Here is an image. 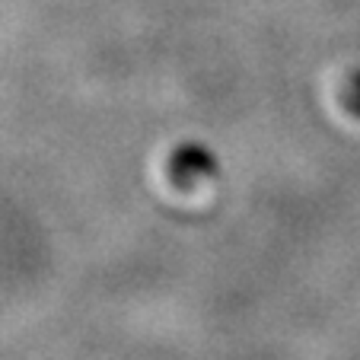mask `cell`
I'll list each match as a JSON object with an SVG mask.
<instances>
[{
  "label": "cell",
  "mask_w": 360,
  "mask_h": 360,
  "mask_svg": "<svg viewBox=\"0 0 360 360\" xmlns=\"http://www.w3.org/2000/svg\"><path fill=\"white\" fill-rule=\"evenodd\" d=\"M345 99H347V109H351L354 115H360V74H354V77H351Z\"/></svg>",
  "instance_id": "cell-1"
}]
</instances>
